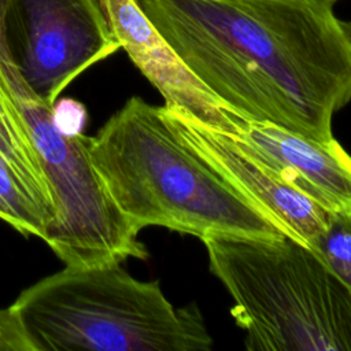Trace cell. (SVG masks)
<instances>
[{
    "mask_svg": "<svg viewBox=\"0 0 351 351\" xmlns=\"http://www.w3.org/2000/svg\"><path fill=\"white\" fill-rule=\"evenodd\" d=\"M310 250L351 292V208L332 211Z\"/></svg>",
    "mask_w": 351,
    "mask_h": 351,
    "instance_id": "cell-11",
    "label": "cell"
},
{
    "mask_svg": "<svg viewBox=\"0 0 351 351\" xmlns=\"http://www.w3.org/2000/svg\"><path fill=\"white\" fill-rule=\"evenodd\" d=\"M111 30L141 74L173 107L207 128L233 134L234 111L185 66L134 0H101Z\"/></svg>",
    "mask_w": 351,
    "mask_h": 351,
    "instance_id": "cell-8",
    "label": "cell"
},
{
    "mask_svg": "<svg viewBox=\"0 0 351 351\" xmlns=\"http://www.w3.org/2000/svg\"><path fill=\"white\" fill-rule=\"evenodd\" d=\"M3 22L18 70L51 107L81 73L121 48L101 0H3Z\"/></svg>",
    "mask_w": 351,
    "mask_h": 351,
    "instance_id": "cell-6",
    "label": "cell"
},
{
    "mask_svg": "<svg viewBox=\"0 0 351 351\" xmlns=\"http://www.w3.org/2000/svg\"><path fill=\"white\" fill-rule=\"evenodd\" d=\"M15 310L34 351H208L196 304L176 308L158 281L119 262L67 266L23 289Z\"/></svg>",
    "mask_w": 351,
    "mask_h": 351,
    "instance_id": "cell-3",
    "label": "cell"
},
{
    "mask_svg": "<svg viewBox=\"0 0 351 351\" xmlns=\"http://www.w3.org/2000/svg\"><path fill=\"white\" fill-rule=\"evenodd\" d=\"M0 77L21 112L34 151L49 181L55 217L45 241L67 266L122 263L145 259L138 230L104 191L88 156V136L66 137L51 119L48 106L25 81L4 33L0 0Z\"/></svg>",
    "mask_w": 351,
    "mask_h": 351,
    "instance_id": "cell-5",
    "label": "cell"
},
{
    "mask_svg": "<svg viewBox=\"0 0 351 351\" xmlns=\"http://www.w3.org/2000/svg\"><path fill=\"white\" fill-rule=\"evenodd\" d=\"M307 1H313V3H319V4H325V5H330L333 7L339 0H307Z\"/></svg>",
    "mask_w": 351,
    "mask_h": 351,
    "instance_id": "cell-15",
    "label": "cell"
},
{
    "mask_svg": "<svg viewBox=\"0 0 351 351\" xmlns=\"http://www.w3.org/2000/svg\"><path fill=\"white\" fill-rule=\"evenodd\" d=\"M341 25H343V29H344V32H346V34L348 37L350 44H351V21H347V22L341 21Z\"/></svg>",
    "mask_w": 351,
    "mask_h": 351,
    "instance_id": "cell-14",
    "label": "cell"
},
{
    "mask_svg": "<svg viewBox=\"0 0 351 351\" xmlns=\"http://www.w3.org/2000/svg\"><path fill=\"white\" fill-rule=\"evenodd\" d=\"M51 119L60 134L77 137L84 132L88 111L81 101L73 97H58L51 107Z\"/></svg>",
    "mask_w": 351,
    "mask_h": 351,
    "instance_id": "cell-12",
    "label": "cell"
},
{
    "mask_svg": "<svg viewBox=\"0 0 351 351\" xmlns=\"http://www.w3.org/2000/svg\"><path fill=\"white\" fill-rule=\"evenodd\" d=\"M0 351H34L15 310L0 308Z\"/></svg>",
    "mask_w": 351,
    "mask_h": 351,
    "instance_id": "cell-13",
    "label": "cell"
},
{
    "mask_svg": "<svg viewBox=\"0 0 351 351\" xmlns=\"http://www.w3.org/2000/svg\"><path fill=\"white\" fill-rule=\"evenodd\" d=\"M162 111L178 136L240 195L282 233L311 248L326 228L330 210L291 185L237 136L207 128L173 107L162 106Z\"/></svg>",
    "mask_w": 351,
    "mask_h": 351,
    "instance_id": "cell-7",
    "label": "cell"
},
{
    "mask_svg": "<svg viewBox=\"0 0 351 351\" xmlns=\"http://www.w3.org/2000/svg\"><path fill=\"white\" fill-rule=\"evenodd\" d=\"M232 122L233 134L302 193L330 211L351 208V156L336 138L319 143L237 112Z\"/></svg>",
    "mask_w": 351,
    "mask_h": 351,
    "instance_id": "cell-9",
    "label": "cell"
},
{
    "mask_svg": "<svg viewBox=\"0 0 351 351\" xmlns=\"http://www.w3.org/2000/svg\"><path fill=\"white\" fill-rule=\"evenodd\" d=\"M202 241L247 350L351 351V292L308 247L287 234Z\"/></svg>",
    "mask_w": 351,
    "mask_h": 351,
    "instance_id": "cell-4",
    "label": "cell"
},
{
    "mask_svg": "<svg viewBox=\"0 0 351 351\" xmlns=\"http://www.w3.org/2000/svg\"><path fill=\"white\" fill-rule=\"evenodd\" d=\"M185 66L240 115L330 143L351 99V44L307 0H134Z\"/></svg>",
    "mask_w": 351,
    "mask_h": 351,
    "instance_id": "cell-1",
    "label": "cell"
},
{
    "mask_svg": "<svg viewBox=\"0 0 351 351\" xmlns=\"http://www.w3.org/2000/svg\"><path fill=\"white\" fill-rule=\"evenodd\" d=\"M0 219L23 236L45 239L52 213L0 162Z\"/></svg>",
    "mask_w": 351,
    "mask_h": 351,
    "instance_id": "cell-10",
    "label": "cell"
},
{
    "mask_svg": "<svg viewBox=\"0 0 351 351\" xmlns=\"http://www.w3.org/2000/svg\"><path fill=\"white\" fill-rule=\"evenodd\" d=\"M89 162L122 215L141 230L163 226L210 234L281 237V229L240 195L173 129L162 107L130 97L88 136Z\"/></svg>",
    "mask_w": 351,
    "mask_h": 351,
    "instance_id": "cell-2",
    "label": "cell"
}]
</instances>
